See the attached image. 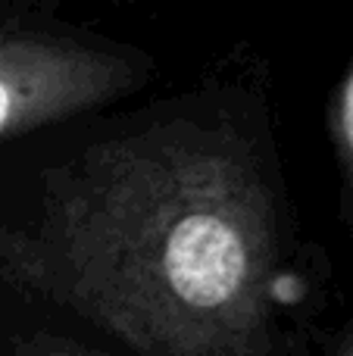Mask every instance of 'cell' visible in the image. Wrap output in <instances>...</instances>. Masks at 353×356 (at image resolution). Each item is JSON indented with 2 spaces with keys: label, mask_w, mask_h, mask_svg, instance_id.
Masks as SVG:
<instances>
[{
  "label": "cell",
  "mask_w": 353,
  "mask_h": 356,
  "mask_svg": "<svg viewBox=\"0 0 353 356\" xmlns=\"http://www.w3.org/2000/svg\"><path fill=\"white\" fill-rule=\"evenodd\" d=\"M281 234L250 138L172 113L50 169L0 272L135 356H279Z\"/></svg>",
  "instance_id": "obj_1"
},
{
  "label": "cell",
  "mask_w": 353,
  "mask_h": 356,
  "mask_svg": "<svg viewBox=\"0 0 353 356\" xmlns=\"http://www.w3.org/2000/svg\"><path fill=\"white\" fill-rule=\"evenodd\" d=\"M147 79L138 50L54 25H0V138L66 122Z\"/></svg>",
  "instance_id": "obj_2"
},
{
  "label": "cell",
  "mask_w": 353,
  "mask_h": 356,
  "mask_svg": "<svg viewBox=\"0 0 353 356\" xmlns=\"http://www.w3.org/2000/svg\"><path fill=\"white\" fill-rule=\"evenodd\" d=\"M329 135H331V147H335L338 172H341L344 207L350 209V219H353V60L347 72H344L341 85H338L335 97H331Z\"/></svg>",
  "instance_id": "obj_3"
},
{
  "label": "cell",
  "mask_w": 353,
  "mask_h": 356,
  "mask_svg": "<svg viewBox=\"0 0 353 356\" xmlns=\"http://www.w3.org/2000/svg\"><path fill=\"white\" fill-rule=\"evenodd\" d=\"M16 356H100V353H94L91 347H85L81 341L66 338V334L38 332L19 344Z\"/></svg>",
  "instance_id": "obj_4"
},
{
  "label": "cell",
  "mask_w": 353,
  "mask_h": 356,
  "mask_svg": "<svg viewBox=\"0 0 353 356\" xmlns=\"http://www.w3.org/2000/svg\"><path fill=\"white\" fill-rule=\"evenodd\" d=\"M331 356H353V322L341 328L331 341Z\"/></svg>",
  "instance_id": "obj_5"
}]
</instances>
